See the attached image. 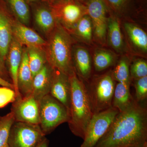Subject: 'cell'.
<instances>
[{"instance_id": "cell-1", "label": "cell", "mask_w": 147, "mask_h": 147, "mask_svg": "<svg viewBox=\"0 0 147 147\" xmlns=\"http://www.w3.org/2000/svg\"><path fill=\"white\" fill-rule=\"evenodd\" d=\"M147 144V110L134 100L119 112L94 147H134Z\"/></svg>"}, {"instance_id": "cell-2", "label": "cell", "mask_w": 147, "mask_h": 147, "mask_svg": "<svg viewBox=\"0 0 147 147\" xmlns=\"http://www.w3.org/2000/svg\"><path fill=\"white\" fill-rule=\"evenodd\" d=\"M69 78L71 100L67 123L72 134L83 139L94 114L86 87L77 77L76 72Z\"/></svg>"}, {"instance_id": "cell-3", "label": "cell", "mask_w": 147, "mask_h": 147, "mask_svg": "<svg viewBox=\"0 0 147 147\" xmlns=\"http://www.w3.org/2000/svg\"><path fill=\"white\" fill-rule=\"evenodd\" d=\"M46 45V60L53 69L69 76L76 72L71 61L72 41L66 30L57 22Z\"/></svg>"}, {"instance_id": "cell-4", "label": "cell", "mask_w": 147, "mask_h": 147, "mask_svg": "<svg viewBox=\"0 0 147 147\" xmlns=\"http://www.w3.org/2000/svg\"><path fill=\"white\" fill-rule=\"evenodd\" d=\"M115 81L110 71L96 76L92 80L87 91L93 114L112 107Z\"/></svg>"}, {"instance_id": "cell-5", "label": "cell", "mask_w": 147, "mask_h": 147, "mask_svg": "<svg viewBox=\"0 0 147 147\" xmlns=\"http://www.w3.org/2000/svg\"><path fill=\"white\" fill-rule=\"evenodd\" d=\"M39 125L45 135L61 124L67 122L69 114L64 105L48 94L38 101Z\"/></svg>"}, {"instance_id": "cell-6", "label": "cell", "mask_w": 147, "mask_h": 147, "mask_svg": "<svg viewBox=\"0 0 147 147\" xmlns=\"http://www.w3.org/2000/svg\"><path fill=\"white\" fill-rule=\"evenodd\" d=\"M46 1L57 22L66 30H74L80 19L87 14L86 5L76 0Z\"/></svg>"}, {"instance_id": "cell-7", "label": "cell", "mask_w": 147, "mask_h": 147, "mask_svg": "<svg viewBox=\"0 0 147 147\" xmlns=\"http://www.w3.org/2000/svg\"><path fill=\"white\" fill-rule=\"evenodd\" d=\"M39 125L15 121L11 128L9 147H36L45 138Z\"/></svg>"}, {"instance_id": "cell-8", "label": "cell", "mask_w": 147, "mask_h": 147, "mask_svg": "<svg viewBox=\"0 0 147 147\" xmlns=\"http://www.w3.org/2000/svg\"><path fill=\"white\" fill-rule=\"evenodd\" d=\"M119 112L117 109L111 107L94 114L80 147H94L106 133Z\"/></svg>"}, {"instance_id": "cell-9", "label": "cell", "mask_w": 147, "mask_h": 147, "mask_svg": "<svg viewBox=\"0 0 147 147\" xmlns=\"http://www.w3.org/2000/svg\"><path fill=\"white\" fill-rule=\"evenodd\" d=\"M87 14L91 20L93 33L97 41L104 44L107 33L108 13L111 11L105 0H88Z\"/></svg>"}, {"instance_id": "cell-10", "label": "cell", "mask_w": 147, "mask_h": 147, "mask_svg": "<svg viewBox=\"0 0 147 147\" xmlns=\"http://www.w3.org/2000/svg\"><path fill=\"white\" fill-rule=\"evenodd\" d=\"M11 111L13 113L15 121L39 124L38 102L32 94L16 99Z\"/></svg>"}, {"instance_id": "cell-11", "label": "cell", "mask_w": 147, "mask_h": 147, "mask_svg": "<svg viewBox=\"0 0 147 147\" xmlns=\"http://www.w3.org/2000/svg\"><path fill=\"white\" fill-rule=\"evenodd\" d=\"M49 94L64 105L69 114L71 100V85L69 76L57 69H53Z\"/></svg>"}, {"instance_id": "cell-12", "label": "cell", "mask_w": 147, "mask_h": 147, "mask_svg": "<svg viewBox=\"0 0 147 147\" xmlns=\"http://www.w3.org/2000/svg\"><path fill=\"white\" fill-rule=\"evenodd\" d=\"M9 15L0 2V62L4 66L13 37Z\"/></svg>"}, {"instance_id": "cell-13", "label": "cell", "mask_w": 147, "mask_h": 147, "mask_svg": "<svg viewBox=\"0 0 147 147\" xmlns=\"http://www.w3.org/2000/svg\"><path fill=\"white\" fill-rule=\"evenodd\" d=\"M11 27L13 37L21 45L42 49L47 45V42L39 35L20 22L11 23Z\"/></svg>"}, {"instance_id": "cell-14", "label": "cell", "mask_w": 147, "mask_h": 147, "mask_svg": "<svg viewBox=\"0 0 147 147\" xmlns=\"http://www.w3.org/2000/svg\"><path fill=\"white\" fill-rule=\"evenodd\" d=\"M23 49L21 45L13 37L7 54V60L9 72L16 94V99L22 98L18 90V74L22 61Z\"/></svg>"}, {"instance_id": "cell-15", "label": "cell", "mask_w": 147, "mask_h": 147, "mask_svg": "<svg viewBox=\"0 0 147 147\" xmlns=\"http://www.w3.org/2000/svg\"><path fill=\"white\" fill-rule=\"evenodd\" d=\"M53 68L46 63L33 78L32 94L38 101L50 94Z\"/></svg>"}, {"instance_id": "cell-16", "label": "cell", "mask_w": 147, "mask_h": 147, "mask_svg": "<svg viewBox=\"0 0 147 147\" xmlns=\"http://www.w3.org/2000/svg\"><path fill=\"white\" fill-rule=\"evenodd\" d=\"M33 76L29 66L26 49H23L22 61L18 74V90L22 97L32 94Z\"/></svg>"}, {"instance_id": "cell-17", "label": "cell", "mask_w": 147, "mask_h": 147, "mask_svg": "<svg viewBox=\"0 0 147 147\" xmlns=\"http://www.w3.org/2000/svg\"><path fill=\"white\" fill-rule=\"evenodd\" d=\"M46 4H38L35 9L34 17L36 23L42 31L51 32L56 26L57 21L50 10L47 1Z\"/></svg>"}, {"instance_id": "cell-18", "label": "cell", "mask_w": 147, "mask_h": 147, "mask_svg": "<svg viewBox=\"0 0 147 147\" xmlns=\"http://www.w3.org/2000/svg\"><path fill=\"white\" fill-rule=\"evenodd\" d=\"M0 2L18 21L24 25L29 24L30 11L28 4L25 0H0Z\"/></svg>"}, {"instance_id": "cell-19", "label": "cell", "mask_w": 147, "mask_h": 147, "mask_svg": "<svg viewBox=\"0 0 147 147\" xmlns=\"http://www.w3.org/2000/svg\"><path fill=\"white\" fill-rule=\"evenodd\" d=\"M134 100L130 93V86L118 82L115 87L112 107L121 112L129 107Z\"/></svg>"}, {"instance_id": "cell-20", "label": "cell", "mask_w": 147, "mask_h": 147, "mask_svg": "<svg viewBox=\"0 0 147 147\" xmlns=\"http://www.w3.org/2000/svg\"><path fill=\"white\" fill-rule=\"evenodd\" d=\"M75 71L82 79L88 80L92 71V62L88 50L83 47L76 48L74 53Z\"/></svg>"}, {"instance_id": "cell-21", "label": "cell", "mask_w": 147, "mask_h": 147, "mask_svg": "<svg viewBox=\"0 0 147 147\" xmlns=\"http://www.w3.org/2000/svg\"><path fill=\"white\" fill-rule=\"evenodd\" d=\"M108 42L115 50L119 51L123 46L122 35L118 21L111 14L108 19L107 33Z\"/></svg>"}, {"instance_id": "cell-22", "label": "cell", "mask_w": 147, "mask_h": 147, "mask_svg": "<svg viewBox=\"0 0 147 147\" xmlns=\"http://www.w3.org/2000/svg\"><path fill=\"white\" fill-rule=\"evenodd\" d=\"M124 28L133 45L142 52L147 51V35L141 28L131 23H126Z\"/></svg>"}, {"instance_id": "cell-23", "label": "cell", "mask_w": 147, "mask_h": 147, "mask_svg": "<svg viewBox=\"0 0 147 147\" xmlns=\"http://www.w3.org/2000/svg\"><path fill=\"white\" fill-rule=\"evenodd\" d=\"M26 50L29 66L33 78L46 63V56L42 48L29 47H27Z\"/></svg>"}, {"instance_id": "cell-24", "label": "cell", "mask_w": 147, "mask_h": 147, "mask_svg": "<svg viewBox=\"0 0 147 147\" xmlns=\"http://www.w3.org/2000/svg\"><path fill=\"white\" fill-rule=\"evenodd\" d=\"M115 61V57L110 51L97 49L94 56V65L96 71L105 70L113 65Z\"/></svg>"}, {"instance_id": "cell-25", "label": "cell", "mask_w": 147, "mask_h": 147, "mask_svg": "<svg viewBox=\"0 0 147 147\" xmlns=\"http://www.w3.org/2000/svg\"><path fill=\"white\" fill-rule=\"evenodd\" d=\"M74 30L80 38L86 42H90L92 37L93 30L91 20L88 14L84 15L76 24Z\"/></svg>"}, {"instance_id": "cell-26", "label": "cell", "mask_w": 147, "mask_h": 147, "mask_svg": "<svg viewBox=\"0 0 147 147\" xmlns=\"http://www.w3.org/2000/svg\"><path fill=\"white\" fill-rule=\"evenodd\" d=\"M129 61L126 58H122L112 71V76L115 82L130 85Z\"/></svg>"}, {"instance_id": "cell-27", "label": "cell", "mask_w": 147, "mask_h": 147, "mask_svg": "<svg viewBox=\"0 0 147 147\" xmlns=\"http://www.w3.org/2000/svg\"><path fill=\"white\" fill-rule=\"evenodd\" d=\"M15 122L13 113L0 117V147H9V137L11 128Z\"/></svg>"}, {"instance_id": "cell-28", "label": "cell", "mask_w": 147, "mask_h": 147, "mask_svg": "<svg viewBox=\"0 0 147 147\" xmlns=\"http://www.w3.org/2000/svg\"><path fill=\"white\" fill-rule=\"evenodd\" d=\"M130 79L134 80L147 76V63L142 59L136 60L129 67Z\"/></svg>"}, {"instance_id": "cell-29", "label": "cell", "mask_w": 147, "mask_h": 147, "mask_svg": "<svg viewBox=\"0 0 147 147\" xmlns=\"http://www.w3.org/2000/svg\"><path fill=\"white\" fill-rule=\"evenodd\" d=\"M112 11L123 14L130 10L134 0H105Z\"/></svg>"}, {"instance_id": "cell-30", "label": "cell", "mask_w": 147, "mask_h": 147, "mask_svg": "<svg viewBox=\"0 0 147 147\" xmlns=\"http://www.w3.org/2000/svg\"><path fill=\"white\" fill-rule=\"evenodd\" d=\"M135 99L137 102H142L147 97V76L135 80Z\"/></svg>"}, {"instance_id": "cell-31", "label": "cell", "mask_w": 147, "mask_h": 147, "mask_svg": "<svg viewBox=\"0 0 147 147\" xmlns=\"http://www.w3.org/2000/svg\"><path fill=\"white\" fill-rule=\"evenodd\" d=\"M16 94L14 90L8 87H0V109L5 107L16 100Z\"/></svg>"}, {"instance_id": "cell-32", "label": "cell", "mask_w": 147, "mask_h": 147, "mask_svg": "<svg viewBox=\"0 0 147 147\" xmlns=\"http://www.w3.org/2000/svg\"><path fill=\"white\" fill-rule=\"evenodd\" d=\"M0 76L3 79L9 82L7 79L8 75H7V71H6L5 66L3 65L1 62H0Z\"/></svg>"}, {"instance_id": "cell-33", "label": "cell", "mask_w": 147, "mask_h": 147, "mask_svg": "<svg viewBox=\"0 0 147 147\" xmlns=\"http://www.w3.org/2000/svg\"><path fill=\"white\" fill-rule=\"evenodd\" d=\"M0 86L8 87L14 90L13 84L6 81L5 79H3L1 76H0Z\"/></svg>"}, {"instance_id": "cell-34", "label": "cell", "mask_w": 147, "mask_h": 147, "mask_svg": "<svg viewBox=\"0 0 147 147\" xmlns=\"http://www.w3.org/2000/svg\"><path fill=\"white\" fill-rule=\"evenodd\" d=\"M49 142V141L45 137L36 147H48Z\"/></svg>"}, {"instance_id": "cell-35", "label": "cell", "mask_w": 147, "mask_h": 147, "mask_svg": "<svg viewBox=\"0 0 147 147\" xmlns=\"http://www.w3.org/2000/svg\"><path fill=\"white\" fill-rule=\"evenodd\" d=\"M28 4H32L38 2L40 1V0H25Z\"/></svg>"}, {"instance_id": "cell-36", "label": "cell", "mask_w": 147, "mask_h": 147, "mask_svg": "<svg viewBox=\"0 0 147 147\" xmlns=\"http://www.w3.org/2000/svg\"><path fill=\"white\" fill-rule=\"evenodd\" d=\"M76 1H78L80 2L83 3L85 4L86 2V1L88 0H76Z\"/></svg>"}, {"instance_id": "cell-37", "label": "cell", "mask_w": 147, "mask_h": 147, "mask_svg": "<svg viewBox=\"0 0 147 147\" xmlns=\"http://www.w3.org/2000/svg\"><path fill=\"white\" fill-rule=\"evenodd\" d=\"M134 147H147V144L143 145V146H140Z\"/></svg>"}, {"instance_id": "cell-38", "label": "cell", "mask_w": 147, "mask_h": 147, "mask_svg": "<svg viewBox=\"0 0 147 147\" xmlns=\"http://www.w3.org/2000/svg\"><path fill=\"white\" fill-rule=\"evenodd\" d=\"M44 1H49V0H44Z\"/></svg>"}]
</instances>
